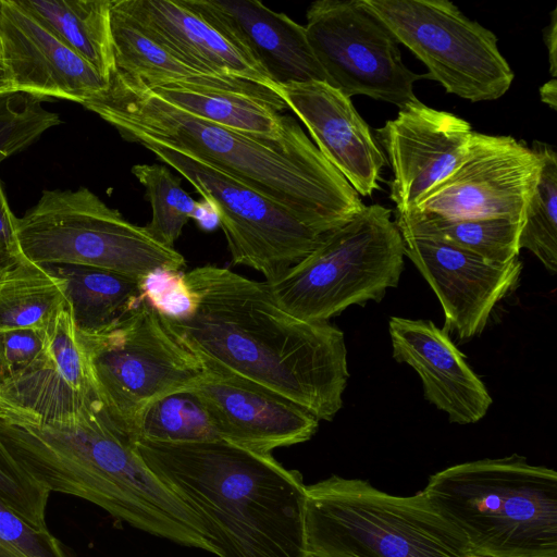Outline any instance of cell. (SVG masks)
<instances>
[{"instance_id":"obj_36","label":"cell","mask_w":557,"mask_h":557,"mask_svg":"<svg viewBox=\"0 0 557 557\" xmlns=\"http://www.w3.org/2000/svg\"><path fill=\"white\" fill-rule=\"evenodd\" d=\"M47 331L12 329L0 331L4 379L29 366L45 349Z\"/></svg>"},{"instance_id":"obj_2","label":"cell","mask_w":557,"mask_h":557,"mask_svg":"<svg viewBox=\"0 0 557 557\" xmlns=\"http://www.w3.org/2000/svg\"><path fill=\"white\" fill-rule=\"evenodd\" d=\"M82 106L123 139L186 152L285 207L320 234L342 226L364 206L297 120L277 138L234 131L178 109L117 69Z\"/></svg>"},{"instance_id":"obj_4","label":"cell","mask_w":557,"mask_h":557,"mask_svg":"<svg viewBox=\"0 0 557 557\" xmlns=\"http://www.w3.org/2000/svg\"><path fill=\"white\" fill-rule=\"evenodd\" d=\"M144 463L206 525L218 557H305L302 475L222 438L138 440Z\"/></svg>"},{"instance_id":"obj_3","label":"cell","mask_w":557,"mask_h":557,"mask_svg":"<svg viewBox=\"0 0 557 557\" xmlns=\"http://www.w3.org/2000/svg\"><path fill=\"white\" fill-rule=\"evenodd\" d=\"M0 442L48 492L85 499L140 531L214 554L202 520L151 472L101 405L49 422L0 416Z\"/></svg>"},{"instance_id":"obj_17","label":"cell","mask_w":557,"mask_h":557,"mask_svg":"<svg viewBox=\"0 0 557 557\" xmlns=\"http://www.w3.org/2000/svg\"><path fill=\"white\" fill-rule=\"evenodd\" d=\"M194 387L219 436L260 454L309 441L319 420L297 404L240 377L205 369Z\"/></svg>"},{"instance_id":"obj_11","label":"cell","mask_w":557,"mask_h":557,"mask_svg":"<svg viewBox=\"0 0 557 557\" xmlns=\"http://www.w3.org/2000/svg\"><path fill=\"white\" fill-rule=\"evenodd\" d=\"M138 145L185 177L215 211L234 264L273 282L322 242L288 209L199 159L152 141Z\"/></svg>"},{"instance_id":"obj_39","label":"cell","mask_w":557,"mask_h":557,"mask_svg":"<svg viewBox=\"0 0 557 557\" xmlns=\"http://www.w3.org/2000/svg\"><path fill=\"white\" fill-rule=\"evenodd\" d=\"M541 100L548 104L553 110L557 107V81L552 78L540 88Z\"/></svg>"},{"instance_id":"obj_6","label":"cell","mask_w":557,"mask_h":557,"mask_svg":"<svg viewBox=\"0 0 557 557\" xmlns=\"http://www.w3.org/2000/svg\"><path fill=\"white\" fill-rule=\"evenodd\" d=\"M307 552L317 557H471L463 534L423 491L396 496L367 480L307 485Z\"/></svg>"},{"instance_id":"obj_25","label":"cell","mask_w":557,"mask_h":557,"mask_svg":"<svg viewBox=\"0 0 557 557\" xmlns=\"http://www.w3.org/2000/svg\"><path fill=\"white\" fill-rule=\"evenodd\" d=\"M17 2L104 79L116 70L111 32L112 0Z\"/></svg>"},{"instance_id":"obj_35","label":"cell","mask_w":557,"mask_h":557,"mask_svg":"<svg viewBox=\"0 0 557 557\" xmlns=\"http://www.w3.org/2000/svg\"><path fill=\"white\" fill-rule=\"evenodd\" d=\"M139 288L143 299L164 319H183L194 311L195 299L183 271L154 270L139 278Z\"/></svg>"},{"instance_id":"obj_1","label":"cell","mask_w":557,"mask_h":557,"mask_svg":"<svg viewBox=\"0 0 557 557\" xmlns=\"http://www.w3.org/2000/svg\"><path fill=\"white\" fill-rule=\"evenodd\" d=\"M195 299L168 327L205 369L227 373L331 421L343 406L349 376L343 332L288 312L267 282L227 268L202 265L184 273Z\"/></svg>"},{"instance_id":"obj_28","label":"cell","mask_w":557,"mask_h":557,"mask_svg":"<svg viewBox=\"0 0 557 557\" xmlns=\"http://www.w3.org/2000/svg\"><path fill=\"white\" fill-rule=\"evenodd\" d=\"M398 230L437 236L487 261L506 263L518 258L523 222L506 218L443 219L395 214Z\"/></svg>"},{"instance_id":"obj_38","label":"cell","mask_w":557,"mask_h":557,"mask_svg":"<svg viewBox=\"0 0 557 557\" xmlns=\"http://www.w3.org/2000/svg\"><path fill=\"white\" fill-rule=\"evenodd\" d=\"M557 10L554 9L552 12V17L549 24L546 26L544 30V41L548 50V61H549V72L553 78L556 77L557 74Z\"/></svg>"},{"instance_id":"obj_7","label":"cell","mask_w":557,"mask_h":557,"mask_svg":"<svg viewBox=\"0 0 557 557\" xmlns=\"http://www.w3.org/2000/svg\"><path fill=\"white\" fill-rule=\"evenodd\" d=\"M404 257L392 211L381 205L363 206L302 260L267 283L293 315L327 322L351 305L380 301L387 288L398 285Z\"/></svg>"},{"instance_id":"obj_33","label":"cell","mask_w":557,"mask_h":557,"mask_svg":"<svg viewBox=\"0 0 557 557\" xmlns=\"http://www.w3.org/2000/svg\"><path fill=\"white\" fill-rule=\"evenodd\" d=\"M0 557H77L49 530L32 525L0 498Z\"/></svg>"},{"instance_id":"obj_26","label":"cell","mask_w":557,"mask_h":557,"mask_svg":"<svg viewBox=\"0 0 557 557\" xmlns=\"http://www.w3.org/2000/svg\"><path fill=\"white\" fill-rule=\"evenodd\" d=\"M149 88L178 109L234 131L277 138L296 121L282 114L285 108L259 98L227 91Z\"/></svg>"},{"instance_id":"obj_15","label":"cell","mask_w":557,"mask_h":557,"mask_svg":"<svg viewBox=\"0 0 557 557\" xmlns=\"http://www.w3.org/2000/svg\"><path fill=\"white\" fill-rule=\"evenodd\" d=\"M472 134L466 120L420 100L399 109L395 119L375 129L374 139L393 172L389 197L395 214L409 212L457 168Z\"/></svg>"},{"instance_id":"obj_16","label":"cell","mask_w":557,"mask_h":557,"mask_svg":"<svg viewBox=\"0 0 557 557\" xmlns=\"http://www.w3.org/2000/svg\"><path fill=\"white\" fill-rule=\"evenodd\" d=\"M100 405L70 309L47 330L44 351L0 383V416L49 422Z\"/></svg>"},{"instance_id":"obj_10","label":"cell","mask_w":557,"mask_h":557,"mask_svg":"<svg viewBox=\"0 0 557 557\" xmlns=\"http://www.w3.org/2000/svg\"><path fill=\"white\" fill-rule=\"evenodd\" d=\"M428 67V78L472 102L496 100L513 81L497 37L447 0H363Z\"/></svg>"},{"instance_id":"obj_34","label":"cell","mask_w":557,"mask_h":557,"mask_svg":"<svg viewBox=\"0 0 557 557\" xmlns=\"http://www.w3.org/2000/svg\"><path fill=\"white\" fill-rule=\"evenodd\" d=\"M50 492L29 476L16 461L0 458V498L32 525L46 530Z\"/></svg>"},{"instance_id":"obj_43","label":"cell","mask_w":557,"mask_h":557,"mask_svg":"<svg viewBox=\"0 0 557 557\" xmlns=\"http://www.w3.org/2000/svg\"><path fill=\"white\" fill-rule=\"evenodd\" d=\"M471 557H483V556H478V555H471Z\"/></svg>"},{"instance_id":"obj_23","label":"cell","mask_w":557,"mask_h":557,"mask_svg":"<svg viewBox=\"0 0 557 557\" xmlns=\"http://www.w3.org/2000/svg\"><path fill=\"white\" fill-rule=\"evenodd\" d=\"M115 66L148 87L227 91L267 100L287 109L271 89L251 82L196 69L148 37L132 20L111 5Z\"/></svg>"},{"instance_id":"obj_32","label":"cell","mask_w":557,"mask_h":557,"mask_svg":"<svg viewBox=\"0 0 557 557\" xmlns=\"http://www.w3.org/2000/svg\"><path fill=\"white\" fill-rule=\"evenodd\" d=\"M42 100L21 91L0 96V163L62 123L57 113L42 106Z\"/></svg>"},{"instance_id":"obj_30","label":"cell","mask_w":557,"mask_h":557,"mask_svg":"<svg viewBox=\"0 0 557 557\" xmlns=\"http://www.w3.org/2000/svg\"><path fill=\"white\" fill-rule=\"evenodd\" d=\"M132 173L146 189L152 216L144 227L157 243L174 248L175 240L190 220H197L202 201H196L181 186L178 176L160 164H136Z\"/></svg>"},{"instance_id":"obj_22","label":"cell","mask_w":557,"mask_h":557,"mask_svg":"<svg viewBox=\"0 0 557 557\" xmlns=\"http://www.w3.org/2000/svg\"><path fill=\"white\" fill-rule=\"evenodd\" d=\"M112 5L148 37L196 69L245 79L272 91L276 86L252 57L185 0H112Z\"/></svg>"},{"instance_id":"obj_31","label":"cell","mask_w":557,"mask_h":557,"mask_svg":"<svg viewBox=\"0 0 557 557\" xmlns=\"http://www.w3.org/2000/svg\"><path fill=\"white\" fill-rule=\"evenodd\" d=\"M542 158L536 186L525 208L519 248L530 250L552 274L557 270V153L534 141Z\"/></svg>"},{"instance_id":"obj_37","label":"cell","mask_w":557,"mask_h":557,"mask_svg":"<svg viewBox=\"0 0 557 557\" xmlns=\"http://www.w3.org/2000/svg\"><path fill=\"white\" fill-rule=\"evenodd\" d=\"M16 219L0 182V272H5L24 259L17 240Z\"/></svg>"},{"instance_id":"obj_42","label":"cell","mask_w":557,"mask_h":557,"mask_svg":"<svg viewBox=\"0 0 557 557\" xmlns=\"http://www.w3.org/2000/svg\"><path fill=\"white\" fill-rule=\"evenodd\" d=\"M0 458L4 459V460H9V461H12L13 458L10 456V454L7 451V449L4 448V446L2 445V443L0 442Z\"/></svg>"},{"instance_id":"obj_27","label":"cell","mask_w":557,"mask_h":557,"mask_svg":"<svg viewBox=\"0 0 557 557\" xmlns=\"http://www.w3.org/2000/svg\"><path fill=\"white\" fill-rule=\"evenodd\" d=\"M66 308L65 283L48 267L24 258L4 272L0 287V331H47Z\"/></svg>"},{"instance_id":"obj_5","label":"cell","mask_w":557,"mask_h":557,"mask_svg":"<svg viewBox=\"0 0 557 557\" xmlns=\"http://www.w3.org/2000/svg\"><path fill=\"white\" fill-rule=\"evenodd\" d=\"M483 557H557V473L518 454L443 469L422 490Z\"/></svg>"},{"instance_id":"obj_21","label":"cell","mask_w":557,"mask_h":557,"mask_svg":"<svg viewBox=\"0 0 557 557\" xmlns=\"http://www.w3.org/2000/svg\"><path fill=\"white\" fill-rule=\"evenodd\" d=\"M388 332L393 358L418 373L425 399L450 422L474 423L487 413L492 398L445 329L429 320L391 317Z\"/></svg>"},{"instance_id":"obj_20","label":"cell","mask_w":557,"mask_h":557,"mask_svg":"<svg viewBox=\"0 0 557 557\" xmlns=\"http://www.w3.org/2000/svg\"><path fill=\"white\" fill-rule=\"evenodd\" d=\"M187 5L252 57L276 85L327 82L305 26L258 0H185Z\"/></svg>"},{"instance_id":"obj_41","label":"cell","mask_w":557,"mask_h":557,"mask_svg":"<svg viewBox=\"0 0 557 557\" xmlns=\"http://www.w3.org/2000/svg\"><path fill=\"white\" fill-rule=\"evenodd\" d=\"M4 272H0V287L2 282V276ZM4 380V369H3V361H2V354H1V346H0V383Z\"/></svg>"},{"instance_id":"obj_9","label":"cell","mask_w":557,"mask_h":557,"mask_svg":"<svg viewBox=\"0 0 557 557\" xmlns=\"http://www.w3.org/2000/svg\"><path fill=\"white\" fill-rule=\"evenodd\" d=\"M78 335L101 408L133 444L149 405L194 388L206 373L198 357L145 300L111 329Z\"/></svg>"},{"instance_id":"obj_13","label":"cell","mask_w":557,"mask_h":557,"mask_svg":"<svg viewBox=\"0 0 557 557\" xmlns=\"http://www.w3.org/2000/svg\"><path fill=\"white\" fill-rule=\"evenodd\" d=\"M541 166L542 158L534 145L530 148L511 136L473 132L457 168L405 214L523 222Z\"/></svg>"},{"instance_id":"obj_19","label":"cell","mask_w":557,"mask_h":557,"mask_svg":"<svg viewBox=\"0 0 557 557\" xmlns=\"http://www.w3.org/2000/svg\"><path fill=\"white\" fill-rule=\"evenodd\" d=\"M0 52L15 91L82 104L108 83L17 0H0Z\"/></svg>"},{"instance_id":"obj_40","label":"cell","mask_w":557,"mask_h":557,"mask_svg":"<svg viewBox=\"0 0 557 557\" xmlns=\"http://www.w3.org/2000/svg\"><path fill=\"white\" fill-rule=\"evenodd\" d=\"M13 91H15V88L0 52V96Z\"/></svg>"},{"instance_id":"obj_24","label":"cell","mask_w":557,"mask_h":557,"mask_svg":"<svg viewBox=\"0 0 557 557\" xmlns=\"http://www.w3.org/2000/svg\"><path fill=\"white\" fill-rule=\"evenodd\" d=\"M48 268L64 281L69 309L82 334H98L111 329L144 300L138 278L88 265Z\"/></svg>"},{"instance_id":"obj_29","label":"cell","mask_w":557,"mask_h":557,"mask_svg":"<svg viewBox=\"0 0 557 557\" xmlns=\"http://www.w3.org/2000/svg\"><path fill=\"white\" fill-rule=\"evenodd\" d=\"M221 438L194 388L169 394L141 413L134 443L148 440L166 443L203 442Z\"/></svg>"},{"instance_id":"obj_14","label":"cell","mask_w":557,"mask_h":557,"mask_svg":"<svg viewBox=\"0 0 557 557\" xmlns=\"http://www.w3.org/2000/svg\"><path fill=\"white\" fill-rule=\"evenodd\" d=\"M404 253L437 296L446 326L459 339L485 327L496 306L517 284L522 263H494L437 236L399 230Z\"/></svg>"},{"instance_id":"obj_18","label":"cell","mask_w":557,"mask_h":557,"mask_svg":"<svg viewBox=\"0 0 557 557\" xmlns=\"http://www.w3.org/2000/svg\"><path fill=\"white\" fill-rule=\"evenodd\" d=\"M273 91L308 129L323 157L358 195L371 196L386 159L349 97L325 82L276 85Z\"/></svg>"},{"instance_id":"obj_12","label":"cell","mask_w":557,"mask_h":557,"mask_svg":"<svg viewBox=\"0 0 557 557\" xmlns=\"http://www.w3.org/2000/svg\"><path fill=\"white\" fill-rule=\"evenodd\" d=\"M309 45L329 85L347 97L364 95L399 109L419 99L399 42L363 0H318L306 13Z\"/></svg>"},{"instance_id":"obj_8","label":"cell","mask_w":557,"mask_h":557,"mask_svg":"<svg viewBox=\"0 0 557 557\" xmlns=\"http://www.w3.org/2000/svg\"><path fill=\"white\" fill-rule=\"evenodd\" d=\"M16 233L23 257L44 267L88 265L139 280L186 264L177 250L153 240L87 187L44 190L16 219Z\"/></svg>"}]
</instances>
